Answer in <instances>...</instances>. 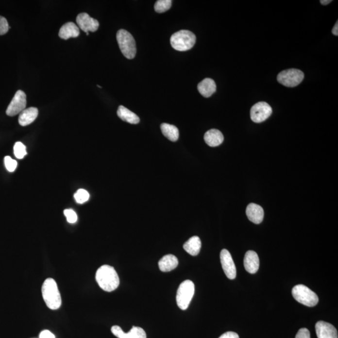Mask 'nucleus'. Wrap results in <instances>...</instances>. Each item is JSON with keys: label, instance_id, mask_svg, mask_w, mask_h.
Here are the masks:
<instances>
[{"label": "nucleus", "instance_id": "f257e3e1", "mask_svg": "<svg viewBox=\"0 0 338 338\" xmlns=\"http://www.w3.org/2000/svg\"><path fill=\"white\" fill-rule=\"evenodd\" d=\"M95 279L100 287L103 291H115L120 285L118 272L112 266L103 265L97 270Z\"/></svg>", "mask_w": 338, "mask_h": 338}, {"label": "nucleus", "instance_id": "f03ea898", "mask_svg": "<svg viewBox=\"0 0 338 338\" xmlns=\"http://www.w3.org/2000/svg\"><path fill=\"white\" fill-rule=\"evenodd\" d=\"M43 300L49 309L56 310L62 305L61 294L57 284L52 278H48L43 283L42 287Z\"/></svg>", "mask_w": 338, "mask_h": 338}, {"label": "nucleus", "instance_id": "7ed1b4c3", "mask_svg": "<svg viewBox=\"0 0 338 338\" xmlns=\"http://www.w3.org/2000/svg\"><path fill=\"white\" fill-rule=\"evenodd\" d=\"M196 42V35L188 30H181L172 34L170 44L177 51H189Z\"/></svg>", "mask_w": 338, "mask_h": 338}, {"label": "nucleus", "instance_id": "20e7f679", "mask_svg": "<svg viewBox=\"0 0 338 338\" xmlns=\"http://www.w3.org/2000/svg\"><path fill=\"white\" fill-rule=\"evenodd\" d=\"M119 48L123 55L128 59L135 58L136 52L135 41L133 36L125 30H120L117 34Z\"/></svg>", "mask_w": 338, "mask_h": 338}, {"label": "nucleus", "instance_id": "39448f33", "mask_svg": "<svg viewBox=\"0 0 338 338\" xmlns=\"http://www.w3.org/2000/svg\"><path fill=\"white\" fill-rule=\"evenodd\" d=\"M292 294L298 302L306 306H315L319 301L317 294L303 285L294 287L292 290Z\"/></svg>", "mask_w": 338, "mask_h": 338}, {"label": "nucleus", "instance_id": "423d86ee", "mask_svg": "<svg viewBox=\"0 0 338 338\" xmlns=\"http://www.w3.org/2000/svg\"><path fill=\"white\" fill-rule=\"evenodd\" d=\"M194 293L195 286L192 281L186 280L180 285L176 296L177 304L180 309L188 308Z\"/></svg>", "mask_w": 338, "mask_h": 338}, {"label": "nucleus", "instance_id": "0eeeda50", "mask_svg": "<svg viewBox=\"0 0 338 338\" xmlns=\"http://www.w3.org/2000/svg\"><path fill=\"white\" fill-rule=\"evenodd\" d=\"M304 73L298 69H288L281 71L277 75V81L287 87L298 86L304 79Z\"/></svg>", "mask_w": 338, "mask_h": 338}, {"label": "nucleus", "instance_id": "6e6552de", "mask_svg": "<svg viewBox=\"0 0 338 338\" xmlns=\"http://www.w3.org/2000/svg\"><path fill=\"white\" fill-rule=\"evenodd\" d=\"M272 112V108L268 103L260 101L251 108V118L254 122L261 123L267 120L271 116Z\"/></svg>", "mask_w": 338, "mask_h": 338}, {"label": "nucleus", "instance_id": "1a4fd4ad", "mask_svg": "<svg viewBox=\"0 0 338 338\" xmlns=\"http://www.w3.org/2000/svg\"><path fill=\"white\" fill-rule=\"evenodd\" d=\"M27 106V95L22 90H18L6 109V115L14 117L20 114Z\"/></svg>", "mask_w": 338, "mask_h": 338}, {"label": "nucleus", "instance_id": "9d476101", "mask_svg": "<svg viewBox=\"0 0 338 338\" xmlns=\"http://www.w3.org/2000/svg\"><path fill=\"white\" fill-rule=\"evenodd\" d=\"M220 263L223 270L227 278L235 279L236 277V268L230 253L227 249H222L220 254Z\"/></svg>", "mask_w": 338, "mask_h": 338}, {"label": "nucleus", "instance_id": "9b49d317", "mask_svg": "<svg viewBox=\"0 0 338 338\" xmlns=\"http://www.w3.org/2000/svg\"><path fill=\"white\" fill-rule=\"evenodd\" d=\"M76 21L80 29L83 30L86 34L89 32H96L99 27L98 20L92 18L86 13H82L78 15Z\"/></svg>", "mask_w": 338, "mask_h": 338}, {"label": "nucleus", "instance_id": "f8f14e48", "mask_svg": "<svg viewBox=\"0 0 338 338\" xmlns=\"http://www.w3.org/2000/svg\"><path fill=\"white\" fill-rule=\"evenodd\" d=\"M318 338H338L337 329L328 322L320 321L315 325Z\"/></svg>", "mask_w": 338, "mask_h": 338}, {"label": "nucleus", "instance_id": "ddd939ff", "mask_svg": "<svg viewBox=\"0 0 338 338\" xmlns=\"http://www.w3.org/2000/svg\"><path fill=\"white\" fill-rule=\"evenodd\" d=\"M244 268L251 274H255L259 268L258 255L254 251H249L245 254L244 259Z\"/></svg>", "mask_w": 338, "mask_h": 338}, {"label": "nucleus", "instance_id": "4468645a", "mask_svg": "<svg viewBox=\"0 0 338 338\" xmlns=\"http://www.w3.org/2000/svg\"><path fill=\"white\" fill-rule=\"evenodd\" d=\"M246 215L251 222L259 224L263 222L264 215V210L260 205L251 203L247 207Z\"/></svg>", "mask_w": 338, "mask_h": 338}, {"label": "nucleus", "instance_id": "2eb2a0df", "mask_svg": "<svg viewBox=\"0 0 338 338\" xmlns=\"http://www.w3.org/2000/svg\"><path fill=\"white\" fill-rule=\"evenodd\" d=\"M38 115V110L35 107H30L23 110L19 116V125L25 127L31 124L37 118Z\"/></svg>", "mask_w": 338, "mask_h": 338}, {"label": "nucleus", "instance_id": "dca6fc26", "mask_svg": "<svg viewBox=\"0 0 338 338\" xmlns=\"http://www.w3.org/2000/svg\"><path fill=\"white\" fill-rule=\"evenodd\" d=\"M79 34V28L74 23L68 22L65 24L60 28L58 35L63 40H68L70 38H77Z\"/></svg>", "mask_w": 338, "mask_h": 338}, {"label": "nucleus", "instance_id": "f3484780", "mask_svg": "<svg viewBox=\"0 0 338 338\" xmlns=\"http://www.w3.org/2000/svg\"><path fill=\"white\" fill-rule=\"evenodd\" d=\"M197 88L203 97L208 98L216 92V84L213 80L207 78L198 84Z\"/></svg>", "mask_w": 338, "mask_h": 338}, {"label": "nucleus", "instance_id": "a211bd4d", "mask_svg": "<svg viewBox=\"0 0 338 338\" xmlns=\"http://www.w3.org/2000/svg\"><path fill=\"white\" fill-rule=\"evenodd\" d=\"M177 257L172 254L164 255L159 261V268L162 272H169L175 270L178 266Z\"/></svg>", "mask_w": 338, "mask_h": 338}, {"label": "nucleus", "instance_id": "6ab92c4d", "mask_svg": "<svg viewBox=\"0 0 338 338\" xmlns=\"http://www.w3.org/2000/svg\"><path fill=\"white\" fill-rule=\"evenodd\" d=\"M204 140L208 146L217 147L222 144L224 141V136L218 130L211 129L205 134Z\"/></svg>", "mask_w": 338, "mask_h": 338}, {"label": "nucleus", "instance_id": "aec40b11", "mask_svg": "<svg viewBox=\"0 0 338 338\" xmlns=\"http://www.w3.org/2000/svg\"><path fill=\"white\" fill-rule=\"evenodd\" d=\"M184 250L190 255L196 256L200 253L201 240L198 236H193L184 244Z\"/></svg>", "mask_w": 338, "mask_h": 338}, {"label": "nucleus", "instance_id": "412c9836", "mask_svg": "<svg viewBox=\"0 0 338 338\" xmlns=\"http://www.w3.org/2000/svg\"><path fill=\"white\" fill-rule=\"evenodd\" d=\"M118 116L123 121L131 123V124H137L140 122L139 118L136 116L135 113L132 112L122 105L119 106Z\"/></svg>", "mask_w": 338, "mask_h": 338}, {"label": "nucleus", "instance_id": "4be33fe9", "mask_svg": "<svg viewBox=\"0 0 338 338\" xmlns=\"http://www.w3.org/2000/svg\"><path fill=\"white\" fill-rule=\"evenodd\" d=\"M161 131L163 135L172 142H175L178 140L179 132L178 129L174 125L164 123L160 125Z\"/></svg>", "mask_w": 338, "mask_h": 338}, {"label": "nucleus", "instance_id": "5701e85b", "mask_svg": "<svg viewBox=\"0 0 338 338\" xmlns=\"http://www.w3.org/2000/svg\"><path fill=\"white\" fill-rule=\"evenodd\" d=\"M172 6L171 0H159L156 2L154 5L155 12L162 14L168 11Z\"/></svg>", "mask_w": 338, "mask_h": 338}, {"label": "nucleus", "instance_id": "b1692460", "mask_svg": "<svg viewBox=\"0 0 338 338\" xmlns=\"http://www.w3.org/2000/svg\"><path fill=\"white\" fill-rule=\"evenodd\" d=\"M126 338H147L146 333L142 328L134 326L126 333Z\"/></svg>", "mask_w": 338, "mask_h": 338}, {"label": "nucleus", "instance_id": "393cba45", "mask_svg": "<svg viewBox=\"0 0 338 338\" xmlns=\"http://www.w3.org/2000/svg\"><path fill=\"white\" fill-rule=\"evenodd\" d=\"M14 153L17 159H22L27 154L25 145L20 142H17L14 146Z\"/></svg>", "mask_w": 338, "mask_h": 338}, {"label": "nucleus", "instance_id": "a878e982", "mask_svg": "<svg viewBox=\"0 0 338 338\" xmlns=\"http://www.w3.org/2000/svg\"><path fill=\"white\" fill-rule=\"evenodd\" d=\"M76 202L79 203H84L89 199L90 195L86 190L81 188L78 190L74 195Z\"/></svg>", "mask_w": 338, "mask_h": 338}, {"label": "nucleus", "instance_id": "bb28decb", "mask_svg": "<svg viewBox=\"0 0 338 338\" xmlns=\"http://www.w3.org/2000/svg\"><path fill=\"white\" fill-rule=\"evenodd\" d=\"M5 164L6 169L9 172H13L16 169L18 163L16 160L12 159L9 156H6L5 157Z\"/></svg>", "mask_w": 338, "mask_h": 338}, {"label": "nucleus", "instance_id": "cd10ccee", "mask_svg": "<svg viewBox=\"0 0 338 338\" xmlns=\"http://www.w3.org/2000/svg\"><path fill=\"white\" fill-rule=\"evenodd\" d=\"M64 215L67 218V220L70 224H74L77 222L78 218L77 214L71 209H66L64 211Z\"/></svg>", "mask_w": 338, "mask_h": 338}, {"label": "nucleus", "instance_id": "c85d7f7f", "mask_svg": "<svg viewBox=\"0 0 338 338\" xmlns=\"http://www.w3.org/2000/svg\"><path fill=\"white\" fill-rule=\"evenodd\" d=\"M10 27L5 17L0 16V35L5 34L9 30Z\"/></svg>", "mask_w": 338, "mask_h": 338}, {"label": "nucleus", "instance_id": "c756f323", "mask_svg": "<svg viewBox=\"0 0 338 338\" xmlns=\"http://www.w3.org/2000/svg\"><path fill=\"white\" fill-rule=\"evenodd\" d=\"M111 331L113 335L116 336L118 338H126V333L122 330V329L118 326H114L112 327Z\"/></svg>", "mask_w": 338, "mask_h": 338}, {"label": "nucleus", "instance_id": "7c9ffc66", "mask_svg": "<svg viewBox=\"0 0 338 338\" xmlns=\"http://www.w3.org/2000/svg\"><path fill=\"white\" fill-rule=\"evenodd\" d=\"M295 338H311L309 331L306 328H301L298 331Z\"/></svg>", "mask_w": 338, "mask_h": 338}, {"label": "nucleus", "instance_id": "2f4dec72", "mask_svg": "<svg viewBox=\"0 0 338 338\" xmlns=\"http://www.w3.org/2000/svg\"><path fill=\"white\" fill-rule=\"evenodd\" d=\"M40 338H55V335L53 333H51V331L49 330H44L40 333V336H39Z\"/></svg>", "mask_w": 338, "mask_h": 338}, {"label": "nucleus", "instance_id": "473e14b6", "mask_svg": "<svg viewBox=\"0 0 338 338\" xmlns=\"http://www.w3.org/2000/svg\"><path fill=\"white\" fill-rule=\"evenodd\" d=\"M219 338H239V337L237 333L232 332V331H229V332L223 334V335H221Z\"/></svg>", "mask_w": 338, "mask_h": 338}, {"label": "nucleus", "instance_id": "72a5a7b5", "mask_svg": "<svg viewBox=\"0 0 338 338\" xmlns=\"http://www.w3.org/2000/svg\"><path fill=\"white\" fill-rule=\"evenodd\" d=\"M332 32L333 34L336 36L338 35V22L337 21V23L335 24V27L333 28Z\"/></svg>", "mask_w": 338, "mask_h": 338}, {"label": "nucleus", "instance_id": "f704fd0d", "mask_svg": "<svg viewBox=\"0 0 338 338\" xmlns=\"http://www.w3.org/2000/svg\"><path fill=\"white\" fill-rule=\"evenodd\" d=\"M331 1H331V0H328V1H324V0H321V1L320 2L322 4V5H328V4L329 3H330Z\"/></svg>", "mask_w": 338, "mask_h": 338}]
</instances>
